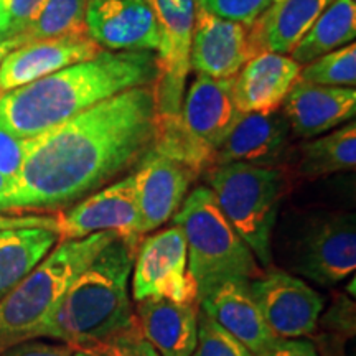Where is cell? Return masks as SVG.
Instances as JSON below:
<instances>
[{"label": "cell", "instance_id": "cell-1", "mask_svg": "<svg viewBox=\"0 0 356 356\" xmlns=\"http://www.w3.org/2000/svg\"><path fill=\"white\" fill-rule=\"evenodd\" d=\"M152 84L127 89L24 140L7 213L56 210L108 184L152 145Z\"/></svg>", "mask_w": 356, "mask_h": 356}, {"label": "cell", "instance_id": "cell-2", "mask_svg": "<svg viewBox=\"0 0 356 356\" xmlns=\"http://www.w3.org/2000/svg\"><path fill=\"white\" fill-rule=\"evenodd\" d=\"M157 76L154 51L104 50L24 86L0 92V127L32 139L127 89L149 86Z\"/></svg>", "mask_w": 356, "mask_h": 356}, {"label": "cell", "instance_id": "cell-3", "mask_svg": "<svg viewBox=\"0 0 356 356\" xmlns=\"http://www.w3.org/2000/svg\"><path fill=\"white\" fill-rule=\"evenodd\" d=\"M134 249L115 238L70 284L35 338H55L73 350L88 348L131 328L127 282Z\"/></svg>", "mask_w": 356, "mask_h": 356}, {"label": "cell", "instance_id": "cell-4", "mask_svg": "<svg viewBox=\"0 0 356 356\" xmlns=\"http://www.w3.org/2000/svg\"><path fill=\"white\" fill-rule=\"evenodd\" d=\"M173 225L185 236L198 304L226 280H252L262 274L252 251L236 233L208 186L191 191L173 215Z\"/></svg>", "mask_w": 356, "mask_h": 356}, {"label": "cell", "instance_id": "cell-5", "mask_svg": "<svg viewBox=\"0 0 356 356\" xmlns=\"http://www.w3.org/2000/svg\"><path fill=\"white\" fill-rule=\"evenodd\" d=\"M115 236L101 231L81 239L61 241L26 277L0 300V353L35 332L50 315L70 284Z\"/></svg>", "mask_w": 356, "mask_h": 356}, {"label": "cell", "instance_id": "cell-6", "mask_svg": "<svg viewBox=\"0 0 356 356\" xmlns=\"http://www.w3.org/2000/svg\"><path fill=\"white\" fill-rule=\"evenodd\" d=\"M208 184L225 216L256 261L264 267L270 266V238L284 195L282 173L277 168L234 162L211 167Z\"/></svg>", "mask_w": 356, "mask_h": 356}, {"label": "cell", "instance_id": "cell-7", "mask_svg": "<svg viewBox=\"0 0 356 356\" xmlns=\"http://www.w3.org/2000/svg\"><path fill=\"white\" fill-rule=\"evenodd\" d=\"M159 26V50L155 55L157 76L152 83L155 113H180L188 78L191 33L197 17V0H145Z\"/></svg>", "mask_w": 356, "mask_h": 356}, {"label": "cell", "instance_id": "cell-8", "mask_svg": "<svg viewBox=\"0 0 356 356\" xmlns=\"http://www.w3.org/2000/svg\"><path fill=\"white\" fill-rule=\"evenodd\" d=\"M132 267L136 302L165 299L178 304H198L197 284L188 270L185 236L175 225L145 238Z\"/></svg>", "mask_w": 356, "mask_h": 356}, {"label": "cell", "instance_id": "cell-9", "mask_svg": "<svg viewBox=\"0 0 356 356\" xmlns=\"http://www.w3.org/2000/svg\"><path fill=\"white\" fill-rule=\"evenodd\" d=\"M293 269L318 286L332 287L356 269L355 213H328L309 222L296 249Z\"/></svg>", "mask_w": 356, "mask_h": 356}, {"label": "cell", "instance_id": "cell-10", "mask_svg": "<svg viewBox=\"0 0 356 356\" xmlns=\"http://www.w3.org/2000/svg\"><path fill=\"white\" fill-rule=\"evenodd\" d=\"M109 231L131 249L139 246L140 215L132 175L106 186L56 216L58 241Z\"/></svg>", "mask_w": 356, "mask_h": 356}, {"label": "cell", "instance_id": "cell-11", "mask_svg": "<svg viewBox=\"0 0 356 356\" xmlns=\"http://www.w3.org/2000/svg\"><path fill=\"white\" fill-rule=\"evenodd\" d=\"M267 327L277 338H300L317 330L325 300L299 277L274 270L249 280Z\"/></svg>", "mask_w": 356, "mask_h": 356}, {"label": "cell", "instance_id": "cell-12", "mask_svg": "<svg viewBox=\"0 0 356 356\" xmlns=\"http://www.w3.org/2000/svg\"><path fill=\"white\" fill-rule=\"evenodd\" d=\"M256 55L249 26L220 19L197 7L190 48V66L197 74L216 79L234 78Z\"/></svg>", "mask_w": 356, "mask_h": 356}, {"label": "cell", "instance_id": "cell-13", "mask_svg": "<svg viewBox=\"0 0 356 356\" xmlns=\"http://www.w3.org/2000/svg\"><path fill=\"white\" fill-rule=\"evenodd\" d=\"M84 25L102 50H159V26L145 0H89Z\"/></svg>", "mask_w": 356, "mask_h": 356}, {"label": "cell", "instance_id": "cell-14", "mask_svg": "<svg viewBox=\"0 0 356 356\" xmlns=\"http://www.w3.org/2000/svg\"><path fill=\"white\" fill-rule=\"evenodd\" d=\"M197 173L149 149L132 173L142 234L160 228L178 211Z\"/></svg>", "mask_w": 356, "mask_h": 356}, {"label": "cell", "instance_id": "cell-15", "mask_svg": "<svg viewBox=\"0 0 356 356\" xmlns=\"http://www.w3.org/2000/svg\"><path fill=\"white\" fill-rule=\"evenodd\" d=\"M104 51L88 32L68 33L63 37L40 40L20 44L0 63V92L68 68L71 65L91 60Z\"/></svg>", "mask_w": 356, "mask_h": 356}, {"label": "cell", "instance_id": "cell-16", "mask_svg": "<svg viewBox=\"0 0 356 356\" xmlns=\"http://www.w3.org/2000/svg\"><path fill=\"white\" fill-rule=\"evenodd\" d=\"M289 139L291 126L279 109L243 114L216 150L215 165L238 162L275 168L286 159Z\"/></svg>", "mask_w": 356, "mask_h": 356}, {"label": "cell", "instance_id": "cell-17", "mask_svg": "<svg viewBox=\"0 0 356 356\" xmlns=\"http://www.w3.org/2000/svg\"><path fill=\"white\" fill-rule=\"evenodd\" d=\"M282 104V113L293 136L312 139L353 121L356 89L320 86L297 78Z\"/></svg>", "mask_w": 356, "mask_h": 356}, {"label": "cell", "instance_id": "cell-18", "mask_svg": "<svg viewBox=\"0 0 356 356\" xmlns=\"http://www.w3.org/2000/svg\"><path fill=\"white\" fill-rule=\"evenodd\" d=\"M234 78L216 79L198 74L184 95L180 119L200 140L218 150L243 113L233 97Z\"/></svg>", "mask_w": 356, "mask_h": 356}, {"label": "cell", "instance_id": "cell-19", "mask_svg": "<svg viewBox=\"0 0 356 356\" xmlns=\"http://www.w3.org/2000/svg\"><path fill=\"white\" fill-rule=\"evenodd\" d=\"M291 56L261 51L234 76L233 97L239 113H267L280 108L300 73Z\"/></svg>", "mask_w": 356, "mask_h": 356}, {"label": "cell", "instance_id": "cell-20", "mask_svg": "<svg viewBox=\"0 0 356 356\" xmlns=\"http://www.w3.org/2000/svg\"><path fill=\"white\" fill-rule=\"evenodd\" d=\"M203 312L256 356L275 340L249 287V280H226L200 302Z\"/></svg>", "mask_w": 356, "mask_h": 356}, {"label": "cell", "instance_id": "cell-21", "mask_svg": "<svg viewBox=\"0 0 356 356\" xmlns=\"http://www.w3.org/2000/svg\"><path fill=\"white\" fill-rule=\"evenodd\" d=\"M137 327L159 356H190L198 340L197 304L147 299L137 307Z\"/></svg>", "mask_w": 356, "mask_h": 356}, {"label": "cell", "instance_id": "cell-22", "mask_svg": "<svg viewBox=\"0 0 356 356\" xmlns=\"http://www.w3.org/2000/svg\"><path fill=\"white\" fill-rule=\"evenodd\" d=\"M333 0H277L252 24L251 37L257 53L273 51L291 55L300 38L309 32L320 13Z\"/></svg>", "mask_w": 356, "mask_h": 356}, {"label": "cell", "instance_id": "cell-23", "mask_svg": "<svg viewBox=\"0 0 356 356\" xmlns=\"http://www.w3.org/2000/svg\"><path fill=\"white\" fill-rule=\"evenodd\" d=\"M50 228L0 229V300L13 291L56 246Z\"/></svg>", "mask_w": 356, "mask_h": 356}, {"label": "cell", "instance_id": "cell-24", "mask_svg": "<svg viewBox=\"0 0 356 356\" xmlns=\"http://www.w3.org/2000/svg\"><path fill=\"white\" fill-rule=\"evenodd\" d=\"M356 37V0H333L293 47L291 58L309 65L315 58L353 43Z\"/></svg>", "mask_w": 356, "mask_h": 356}, {"label": "cell", "instance_id": "cell-25", "mask_svg": "<svg viewBox=\"0 0 356 356\" xmlns=\"http://www.w3.org/2000/svg\"><path fill=\"white\" fill-rule=\"evenodd\" d=\"M356 167V122H346L343 127L318 139L300 145L299 170L307 180L328 177L332 173L355 170Z\"/></svg>", "mask_w": 356, "mask_h": 356}, {"label": "cell", "instance_id": "cell-26", "mask_svg": "<svg viewBox=\"0 0 356 356\" xmlns=\"http://www.w3.org/2000/svg\"><path fill=\"white\" fill-rule=\"evenodd\" d=\"M150 149L154 152L184 163L190 170L200 173L215 167L216 150L195 137L184 126L180 113L163 115L155 113L154 137Z\"/></svg>", "mask_w": 356, "mask_h": 356}, {"label": "cell", "instance_id": "cell-27", "mask_svg": "<svg viewBox=\"0 0 356 356\" xmlns=\"http://www.w3.org/2000/svg\"><path fill=\"white\" fill-rule=\"evenodd\" d=\"M89 0H43L38 12L15 38L20 44L86 32L84 15Z\"/></svg>", "mask_w": 356, "mask_h": 356}, {"label": "cell", "instance_id": "cell-28", "mask_svg": "<svg viewBox=\"0 0 356 356\" xmlns=\"http://www.w3.org/2000/svg\"><path fill=\"white\" fill-rule=\"evenodd\" d=\"M299 79L320 86L355 88L356 84V44L348 43L330 53L315 58L304 70Z\"/></svg>", "mask_w": 356, "mask_h": 356}, {"label": "cell", "instance_id": "cell-29", "mask_svg": "<svg viewBox=\"0 0 356 356\" xmlns=\"http://www.w3.org/2000/svg\"><path fill=\"white\" fill-rule=\"evenodd\" d=\"M190 356H256L207 314L198 317V340Z\"/></svg>", "mask_w": 356, "mask_h": 356}, {"label": "cell", "instance_id": "cell-30", "mask_svg": "<svg viewBox=\"0 0 356 356\" xmlns=\"http://www.w3.org/2000/svg\"><path fill=\"white\" fill-rule=\"evenodd\" d=\"M73 356H159L157 351L142 335L137 322L118 335L88 346L73 350Z\"/></svg>", "mask_w": 356, "mask_h": 356}, {"label": "cell", "instance_id": "cell-31", "mask_svg": "<svg viewBox=\"0 0 356 356\" xmlns=\"http://www.w3.org/2000/svg\"><path fill=\"white\" fill-rule=\"evenodd\" d=\"M273 3L274 0H197L202 10L246 26L254 24Z\"/></svg>", "mask_w": 356, "mask_h": 356}, {"label": "cell", "instance_id": "cell-32", "mask_svg": "<svg viewBox=\"0 0 356 356\" xmlns=\"http://www.w3.org/2000/svg\"><path fill=\"white\" fill-rule=\"evenodd\" d=\"M22 163H24V140L17 139L6 129L0 127V173L10 181V185L19 177Z\"/></svg>", "mask_w": 356, "mask_h": 356}, {"label": "cell", "instance_id": "cell-33", "mask_svg": "<svg viewBox=\"0 0 356 356\" xmlns=\"http://www.w3.org/2000/svg\"><path fill=\"white\" fill-rule=\"evenodd\" d=\"M43 0H10V10H8V24L0 35V40H8L20 35L32 22L35 13L38 12Z\"/></svg>", "mask_w": 356, "mask_h": 356}, {"label": "cell", "instance_id": "cell-34", "mask_svg": "<svg viewBox=\"0 0 356 356\" xmlns=\"http://www.w3.org/2000/svg\"><path fill=\"white\" fill-rule=\"evenodd\" d=\"M0 356H73V348L68 345L43 343L37 340H26L7 348Z\"/></svg>", "mask_w": 356, "mask_h": 356}, {"label": "cell", "instance_id": "cell-35", "mask_svg": "<svg viewBox=\"0 0 356 356\" xmlns=\"http://www.w3.org/2000/svg\"><path fill=\"white\" fill-rule=\"evenodd\" d=\"M257 356H318V353L310 341L299 338H275Z\"/></svg>", "mask_w": 356, "mask_h": 356}, {"label": "cell", "instance_id": "cell-36", "mask_svg": "<svg viewBox=\"0 0 356 356\" xmlns=\"http://www.w3.org/2000/svg\"><path fill=\"white\" fill-rule=\"evenodd\" d=\"M50 228L56 231V216H44V215H22L10 216L0 213V229H12V228Z\"/></svg>", "mask_w": 356, "mask_h": 356}, {"label": "cell", "instance_id": "cell-37", "mask_svg": "<svg viewBox=\"0 0 356 356\" xmlns=\"http://www.w3.org/2000/svg\"><path fill=\"white\" fill-rule=\"evenodd\" d=\"M10 181L0 173V213H7V202L8 197H10Z\"/></svg>", "mask_w": 356, "mask_h": 356}, {"label": "cell", "instance_id": "cell-38", "mask_svg": "<svg viewBox=\"0 0 356 356\" xmlns=\"http://www.w3.org/2000/svg\"><path fill=\"white\" fill-rule=\"evenodd\" d=\"M19 47H20V42H19V38H15V37L8 38V40H0V63H2L3 58H6L8 53Z\"/></svg>", "mask_w": 356, "mask_h": 356}, {"label": "cell", "instance_id": "cell-39", "mask_svg": "<svg viewBox=\"0 0 356 356\" xmlns=\"http://www.w3.org/2000/svg\"><path fill=\"white\" fill-rule=\"evenodd\" d=\"M8 10H10V0H0V35L8 24Z\"/></svg>", "mask_w": 356, "mask_h": 356}, {"label": "cell", "instance_id": "cell-40", "mask_svg": "<svg viewBox=\"0 0 356 356\" xmlns=\"http://www.w3.org/2000/svg\"><path fill=\"white\" fill-rule=\"evenodd\" d=\"M274 2H277V0H274Z\"/></svg>", "mask_w": 356, "mask_h": 356}]
</instances>
